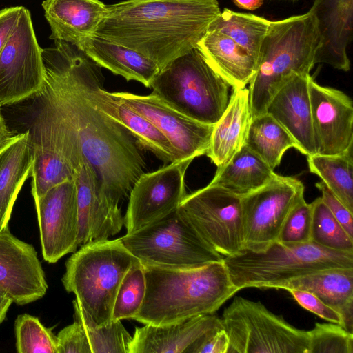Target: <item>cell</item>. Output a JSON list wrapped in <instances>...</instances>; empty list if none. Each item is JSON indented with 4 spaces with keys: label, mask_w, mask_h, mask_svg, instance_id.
<instances>
[{
    "label": "cell",
    "mask_w": 353,
    "mask_h": 353,
    "mask_svg": "<svg viewBox=\"0 0 353 353\" xmlns=\"http://www.w3.org/2000/svg\"><path fill=\"white\" fill-rule=\"evenodd\" d=\"M45 70L42 92L77 134L85 159L98 179L102 201L117 208L144 173L145 162L134 137L88 99L83 83L85 52L54 40L41 49Z\"/></svg>",
    "instance_id": "1"
},
{
    "label": "cell",
    "mask_w": 353,
    "mask_h": 353,
    "mask_svg": "<svg viewBox=\"0 0 353 353\" xmlns=\"http://www.w3.org/2000/svg\"><path fill=\"white\" fill-rule=\"evenodd\" d=\"M107 9L95 35L141 54L159 70L196 48L221 13L217 0H125Z\"/></svg>",
    "instance_id": "2"
},
{
    "label": "cell",
    "mask_w": 353,
    "mask_h": 353,
    "mask_svg": "<svg viewBox=\"0 0 353 353\" xmlns=\"http://www.w3.org/2000/svg\"><path fill=\"white\" fill-rule=\"evenodd\" d=\"M143 266L145 294L133 319L143 325H170L214 314L239 291L223 260L188 269Z\"/></svg>",
    "instance_id": "3"
},
{
    "label": "cell",
    "mask_w": 353,
    "mask_h": 353,
    "mask_svg": "<svg viewBox=\"0 0 353 353\" xmlns=\"http://www.w3.org/2000/svg\"><path fill=\"white\" fill-rule=\"evenodd\" d=\"M321 47L314 14L271 21L261 45L256 72L249 85L252 117L266 112L275 93L295 74H308Z\"/></svg>",
    "instance_id": "4"
},
{
    "label": "cell",
    "mask_w": 353,
    "mask_h": 353,
    "mask_svg": "<svg viewBox=\"0 0 353 353\" xmlns=\"http://www.w3.org/2000/svg\"><path fill=\"white\" fill-rule=\"evenodd\" d=\"M137 261L121 238L92 241L82 245L67 260L61 281L96 324L106 325L112 321L119 285Z\"/></svg>",
    "instance_id": "5"
},
{
    "label": "cell",
    "mask_w": 353,
    "mask_h": 353,
    "mask_svg": "<svg viewBox=\"0 0 353 353\" xmlns=\"http://www.w3.org/2000/svg\"><path fill=\"white\" fill-rule=\"evenodd\" d=\"M232 282L239 290L273 288L307 274L332 268H353V252L327 249L312 242L276 241L261 251L243 249L225 256Z\"/></svg>",
    "instance_id": "6"
},
{
    "label": "cell",
    "mask_w": 353,
    "mask_h": 353,
    "mask_svg": "<svg viewBox=\"0 0 353 353\" xmlns=\"http://www.w3.org/2000/svg\"><path fill=\"white\" fill-rule=\"evenodd\" d=\"M150 88L183 114L214 125L228 106L232 88L196 47L160 70Z\"/></svg>",
    "instance_id": "7"
},
{
    "label": "cell",
    "mask_w": 353,
    "mask_h": 353,
    "mask_svg": "<svg viewBox=\"0 0 353 353\" xmlns=\"http://www.w3.org/2000/svg\"><path fill=\"white\" fill-rule=\"evenodd\" d=\"M127 250L143 265L188 269L223 260L179 208L121 237Z\"/></svg>",
    "instance_id": "8"
},
{
    "label": "cell",
    "mask_w": 353,
    "mask_h": 353,
    "mask_svg": "<svg viewBox=\"0 0 353 353\" xmlns=\"http://www.w3.org/2000/svg\"><path fill=\"white\" fill-rule=\"evenodd\" d=\"M41 105L28 130L34 164V199L66 180L74 179L83 155L77 134L67 119L41 92Z\"/></svg>",
    "instance_id": "9"
},
{
    "label": "cell",
    "mask_w": 353,
    "mask_h": 353,
    "mask_svg": "<svg viewBox=\"0 0 353 353\" xmlns=\"http://www.w3.org/2000/svg\"><path fill=\"white\" fill-rule=\"evenodd\" d=\"M227 353H308V331L287 322L261 302L235 297L221 317Z\"/></svg>",
    "instance_id": "10"
},
{
    "label": "cell",
    "mask_w": 353,
    "mask_h": 353,
    "mask_svg": "<svg viewBox=\"0 0 353 353\" xmlns=\"http://www.w3.org/2000/svg\"><path fill=\"white\" fill-rule=\"evenodd\" d=\"M303 183L275 174L265 185L241 196L243 249L261 251L278 241L293 208L304 198Z\"/></svg>",
    "instance_id": "11"
},
{
    "label": "cell",
    "mask_w": 353,
    "mask_h": 353,
    "mask_svg": "<svg viewBox=\"0 0 353 353\" xmlns=\"http://www.w3.org/2000/svg\"><path fill=\"white\" fill-rule=\"evenodd\" d=\"M179 208L203 239L223 257L243 250L240 196L210 183L186 194Z\"/></svg>",
    "instance_id": "12"
},
{
    "label": "cell",
    "mask_w": 353,
    "mask_h": 353,
    "mask_svg": "<svg viewBox=\"0 0 353 353\" xmlns=\"http://www.w3.org/2000/svg\"><path fill=\"white\" fill-rule=\"evenodd\" d=\"M31 15L22 6L18 21L0 52V108L37 95L45 70Z\"/></svg>",
    "instance_id": "13"
},
{
    "label": "cell",
    "mask_w": 353,
    "mask_h": 353,
    "mask_svg": "<svg viewBox=\"0 0 353 353\" xmlns=\"http://www.w3.org/2000/svg\"><path fill=\"white\" fill-rule=\"evenodd\" d=\"M192 160H177L140 175L130 192L124 217L126 234L152 223L179 208L186 196L185 176Z\"/></svg>",
    "instance_id": "14"
},
{
    "label": "cell",
    "mask_w": 353,
    "mask_h": 353,
    "mask_svg": "<svg viewBox=\"0 0 353 353\" xmlns=\"http://www.w3.org/2000/svg\"><path fill=\"white\" fill-rule=\"evenodd\" d=\"M34 199L42 255L46 261L54 263L79 247L75 179L60 183Z\"/></svg>",
    "instance_id": "15"
},
{
    "label": "cell",
    "mask_w": 353,
    "mask_h": 353,
    "mask_svg": "<svg viewBox=\"0 0 353 353\" xmlns=\"http://www.w3.org/2000/svg\"><path fill=\"white\" fill-rule=\"evenodd\" d=\"M114 94L130 109L151 122L170 141L178 160L205 154L214 125L194 120L169 106L158 96Z\"/></svg>",
    "instance_id": "16"
},
{
    "label": "cell",
    "mask_w": 353,
    "mask_h": 353,
    "mask_svg": "<svg viewBox=\"0 0 353 353\" xmlns=\"http://www.w3.org/2000/svg\"><path fill=\"white\" fill-rule=\"evenodd\" d=\"M103 79L101 67L88 56L83 66V83L91 104L126 129L138 144L165 163L177 161L176 150L167 138L148 119L130 109L114 92L105 90L103 87Z\"/></svg>",
    "instance_id": "17"
},
{
    "label": "cell",
    "mask_w": 353,
    "mask_h": 353,
    "mask_svg": "<svg viewBox=\"0 0 353 353\" xmlns=\"http://www.w3.org/2000/svg\"><path fill=\"white\" fill-rule=\"evenodd\" d=\"M316 154H339L353 145V102L345 92L309 81Z\"/></svg>",
    "instance_id": "18"
},
{
    "label": "cell",
    "mask_w": 353,
    "mask_h": 353,
    "mask_svg": "<svg viewBox=\"0 0 353 353\" xmlns=\"http://www.w3.org/2000/svg\"><path fill=\"white\" fill-rule=\"evenodd\" d=\"M0 288L19 305L41 299L48 289L35 248L8 228L0 232Z\"/></svg>",
    "instance_id": "19"
},
{
    "label": "cell",
    "mask_w": 353,
    "mask_h": 353,
    "mask_svg": "<svg viewBox=\"0 0 353 353\" xmlns=\"http://www.w3.org/2000/svg\"><path fill=\"white\" fill-rule=\"evenodd\" d=\"M308 74H295L273 96L266 112L290 134L296 150L306 156L316 154L312 122Z\"/></svg>",
    "instance_id": "20"
},
{
    "label": "cell",
    "mask_w": 353,
    "mask_h": 353,
    "mask_svg": "<svg viewBox=\"0 0 353 353\" xmlns=\"http://www.w3.org/2000/svg\"><path fill=\"white\" fill-rule=\"evenodd\" d=\"M220 328H223L221 318L214 314L170 325H145L135 328L129 353H192L205 335Z\"/></svg>",
    "instance_id": "21"
},
{
    "label": "cell",
    "mask_w": 353,
    "mask_h": 353,
    "mask_svg": "<svg viewBox=\"0 0 353 353\" xmlns=\"http://www.w3.org/2000/svg\"><path fill=\"white\" fill-rule=\"evenodd\" d=\"M74 179L79 218L78 246L92 241L108 239L119 233L124 224L123 217L101 201L97 174L84 157Z\"/></svg>",
    "instance_id": "22"
},
{
    "label": "cell",
    "mask_w": 353,
    "mask_h": 353,
    "mask_svg": "<svg viewBox=\"0 0 353 353\" xmlns=\"http://www.w3.org/2000/svg\"><path fill=\"white\" fill-rule=\"evenodd\" d=\"M314 14L321 39L314 63H326L347 72V47L352 39L353 0H314Z\"/></svg>",
    "instance_id": "23"
},
{
    "label": "cell",
    "mask_w": 353,
    "mask_h": 353,
    "mask_svg": "<svg viewBox=\"0 0 353 353\" xmlns=\"http://www.w3.org/2000/svg\"><path fill=\"white\" fill-rule=\"evenodd\" d=\"M45 17L50 26V39L70 43L82 50L107 14L100 0H44Z\"/></svg>",
    "instance_id": "24"
},
{
    "label": "cell",
    "mask_w": 353,
    "mask_h": 353,
    "mask_svg": "<svg viewBox=\"0 0 353 353\" xmlns=\"http://www.w3.org/2000/svg\"><path fill=\"white\" fill-rule=\"evenodd\" d=\"M252 118L248 88L233 89L225 112L214 125L205 153L217 168L245 145Z\"/></svg>",
    "instance_id": "25"
},
{
    "label": "cell",
    "mask_w": 353,
    "mask_h": 353,
    "mask_svg": "<svg viewBox=\"0 0 353 353\" xmlns=\"http://www.w3.org/2000/svg\"><path fill=\"white\" fill-rule=\"evenodd\" d=\"M33 164L28 130L10 135L0 147V232L8 228L14 204Z\"/></svg>",
    "instance_id": "26"
},
{
    "label": "cell",
    "mask_w": 353,
    "mask_h": 353,
    "mask_svg": "<svg viewBox=\"0 0 353 353\" xmlns=\"http://www.w3.org/2000/svg\"><path fill=\"white\" fill-rule=\"evenodd\" d=\"M276 289H296L312 293L341 316L342 326L353 333V268L314 272L279 285Z\"/></svg>",
    "instance_id": "27"
},
{
    "label": "cell",
    "mask_w": 353,
    "mask_h": 353,
    "mask_svg": "<svg viewBox=\"0 0 353 353\" xmlns=\"http://www.w3.org/2000/svg\"><path fill=\"white\" fill-rule=\"evenodd\" d=\"M196 48L232 90L245 88L250 83L257 62L231 38L208 29Z\"/></svg>",
    "instance_id": "28"
},
{
    "label": "cell",
    "mask_w": 353,
    "mask_h": 353,
    "mask_svg": "<svg viewBox=\"0 0 353 353\" xmlns=\"http://www.w3.org/2000/svg\"><path fill=\"white\" fill-rule=\"evenodd\" d=\"M82 50L101 68H105L127 81L140 82L146 88H150L160 70L149 58L97 35L87 40Z\"/></svg>",
    "instance_id": "29"
},
{
    "label": "cell",
    "mask_w": 353,
    "mask_h": 353,
    "mask_svg": "<svg viewBox=\"0 0 353 353\" xmlns=\"http://www.w3.org/2000/svg\"><path fill=\"white\" fill-rule=\"evenodd\" d=\"M275 174L261 157L243 145L225 165L217 168L210 183L241 196L265 185Z\"/></svg>",
    "instance_id": "30"
},
{
    "label": "cell",
    "mask_w": 353,
    "mask_h": 353,
    "mask_svg": "<svg viewBox=\"0 0 353 353\" xmlns=\"http://www.w3.org/2000/svg\"><path fill=\"white\" fill-rule=\"evenodd\" d=\"M245 145L273 170L288 149H296L290 134L267 112L252 118Z\"/></svg>",
    "instance_id": "31"
},
{
    "label": "cell",
    "mask_w": 353,
    "mask_h": 353,
    "mask_svg": "<svg viewBox=\"0 0 353 353\" xmlns=\"http://www.w3.org/2000/svg\"><path fill=\"white\" fill-rule=\"evenodd\" d=\"M270 21L252 14L225 8L208 29L221 32L243 48L258 63L263 39Z\"/></svg>",
    "instance_id": "32"
},
{
    "label": "cell",
    "mask_w": 353,
    "mask_h": 353,
    "mask_svg": "<svg viewBox=\"0 0 353 353\" xmlns=\"http://www.w3.org/2000/svg\"><path fill=\"white\" fill-rule=\"evenodd\" d=\"M310 172L317 175L353 213L352 148L339 154H314L307 156Z\"/></svg>",
    "instance_id": "33"
},
{
    "label": "cell",
    "mask_w": 353,
    "mask_h": 353,
    "mask_svg": "<svg viewBox=\"0 0 353 353\" xmlns=\"http://www.w3.org/2000/svg\"><path fill=\"white\" fill-rule=\"evenodd\" d=\"M74 319L83 327L92 353H129L132 336L121 321L99 326L83 310L77 301H73Z\"/></svg>",
    "instance_id": "34"
},
{
    "label": "cell",
    "mask_w": 353,
    "mask_h": 353,
    "mask_svg": "<svg viewBox=\"0 0 353 353\" xmlns=\"http://www.w3.org/2000/svg\"><path fill=\"white\" fill-rule=\"evenodd\" d=\"M311 205V242L330 250L353 252V239L332 215L321 198H316Z\"/></svg>",
    "instance_id": "35"
},
{
    "label": "cell",
    "mask_w": 353,
    "mask_h": 353,
    "mask_svg": "<svg viewBox=\"0 0 353 353\" xmlns=\"http://www.w3.org/2000/svg\"><path fill=\"white\" fill-rule=\"evenodd\" d=\"M146 289L142 263L137 261L123 278L115 297L112 321L133 319L143 304Z\"/></svg>",
    "instance_id": "36"
},
{
    "label": "cell",
    "mask_w": 353,
    "mask_h": 353,
    "mask_svg": "<svg viewBox=\"0 0 353 353\" xmlns=\"http://www.w3.org/2000/svg\"><path fill=\"white\" fill-rule=\"evenodd\" d=\"M14 330L18 353H58L57 336L37 317L19 315Z\"/></svg>",
    "instance_id": "37"
},
{
    "label": "cell",
    "mask_w": 353,
    "mask_h": 353,
    "mask_svg": "<svg viewBox=\"0 0 353 353\" xmlns=\"http://www.w3.org/2000/svg\"><path fill=\"white\" fill-rule=\"evenodd\" d=\"M308 334V353H353V333L339 324L316 323Z\"/></svg>",
    "instance_id": "38"
},
{
    "label": "cell",
    "mask_w": 353,
    "mask_h": 353,
    "mask_svg": "<svg viewBox=\"0 0 353 353\" xmlns=\"http://www.w3.org/2000/svg\"><path fill=\"white\" fill-rule=\"evenodd\" d=\"M312 205L301 199L288 214L277 241L285 244L311 242Z\"/></svg>",
    "instance_id": "39"
},
{
    "label": "cell",
    "mask_w": 353,
    "mask_h": 353,
    "mask_svg": "<svg viewBox=\"0 0 353 353\" xmlns=\"http://www.w3.org/2000/svg\"><path fill=\"white\" fill-rule=\"evenodd\" d=\"M57 339L58 353H92L86 332L76 320L62 329Z\"/></svg>",
    "instance_id": "40"
},
{
    "label": "cell",
    "mask_w": 353,
    "mask_h": 353,
    "mask_svg": "<svg viewBox=\"0 0 353 353\" xmlns=\"http://www.w3.org/2000/svg\"><path fill=\"white\" fill-rule=\"evenodd\" d=\"M287 291L305 310L312 312L330 323L342 325L341 315L312 293L296 289H290Z\"/></svg>",
    "instance_id": "41"
},
{
    "label": "cell",
    "mask_w": 353,
    "mask_h": 353,
    "mask_svg": "<svg viewBox=\"0 0 353 353\" xmlns=\"http://www.w3.org/2000/svg\"><path fill=\"white\" fill-rule=\"evenodd\" d=\"M321 192V199L347 234L353 239V213L350 212L341 201L321 181L315 183Z\"/></svg>",
    "instance_id": "42"
},
{
    "label": "cell",
    "mask_w": 353,
    "mask_h": 353,
    "mask_svg": "<svg viewBox=\"0 0 353 353\" xmlns=\"http://www.w3.org/2000/svg\"><path fill=\"white\" fill-rule=\"evenodd\" d=\"M228 347V335L223 328H220L205 335L196 345L192 353H227Z\"/></svg>",
    "instance_id": "43"
},
{
    "label": "cell",
    "mask_w": 353,
    "mask_h": 353,
    "mask_svg": "<svg viewBox=\"0 0 353 353\" xmlns=\"http://www.w3.org/2000/svg\"><path fill=\"white\" fill-rule=\"evenodd\" d=\"M22 6L6 8L0 10V52L18 21Z\"/></svg>",
    "instance_id": "44"
},
{
    "label": "cell",
    "mask_w": 353,
    "mask_h": 353,
    "mask_svg": "<svg viewBox=\"0 0 353 353\" xmlns=\"http://www.w3.org/2000/svg\"><path fill=\"white\" fill-rule=\"evenodd\" d=\"M13 303L8 294L0 288V324L4 321L10 306Z\"/></svg>",
    "instance_id": "45"
},
{
    "label": "cell",
    "mask_w": 353,
    "mask_h": 353,
    "mask_svg": "<svg viewBox=\"0 0 353 353\" xmlns=\"http://www.w3.org/2000/svg\"><path fill=\"white\" fill-rule=\"evenodd\" d=\"M234 4L239 8L254 10L260 8L264 0H232Z\"/></svg>",
    "instance_id": "46"
},
{
    "label": "cell",
    "mask_w": 353,
    "mask_h": 353,
    "mask_svg": "<svg viewBox=\"0 0 353 353\" xmlns=\"http://www.w3.org/2000/svg\"><path fill=\"white\" fill-rule=\"evenodd\" d=\"M10 137L0 112V147Z\"/></svg>",
    "instance_id": "47"
},
{
    "label": "cell",
    "mask_w": 353,
    "mask_h": 353,
    "mask_svg": "<svg viewBox=\"0 0 353 353\" xmlns=\"http://www.w3.org/2000/svg\"><path fill=\"white\" fill-rule=\"evenodd\" d=\"M288 1H299V0H288Z\"/></svg>",
    "instance_id": "48"
}]
</instances>
